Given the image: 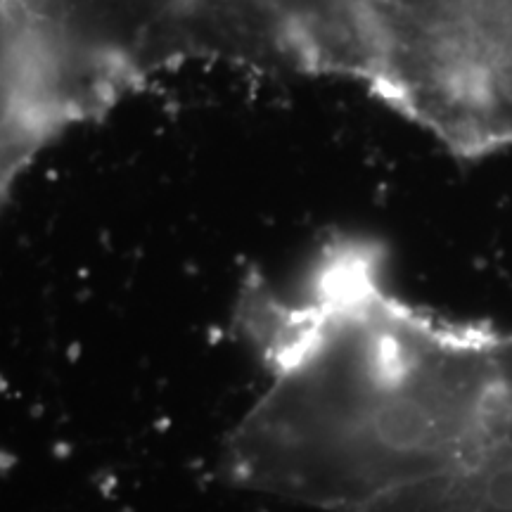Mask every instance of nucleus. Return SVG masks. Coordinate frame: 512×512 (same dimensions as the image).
<instances>
[{"mask_svg": "<svg viewBox=\"0 0 512 512\" xmlns=\"http://www.w3.org/2000/svg\"><path fill=\"white\" fill-rule=\"evenodd\" d=\"M233 328L264 387L226 437L223 472L309 508L354 512L453 465L496 387L498 335L408 304L363 238L325 242L294 285L247 275Z\"/></svg>", "mask_w": 512, "mask_h": 512, "instance_id": "nucleus-1", "label": "nucleus"}, {"mask_svg": "<svg viewBox=\"0 0 512 512\" xmlns=\"http://www.w3.org/2000/svg\"><path fill=\"white\" fill-rule=\"evenodd\" d=\"M67 43L133 91L185 57H235L342 74V53L313 0H60Z\"/></svg>", "mask_w": 512, "mask_h": 512, "instance_id": "nucleus-2", "label": "nucleus"}, {"mask_svg": "<svg viewBox=\"0 0 512 512\" xmlns=\"http://www.w3.org/2000/svg\"><path fill=\"white\" fill-rule=\"evenodd\" d=\"M124 95L53 19L24 0H0V207L48 145Z\"/></svg>", "mask_w": 512, "mask_h": 512, "instance_id": "nucleus-3", "label": "nucleus"}, {"mask_svg": "<svg viewBox=\"0 0 512 512\" xmlns=\"http://www.w3.org/2000/svg\"><path fill=\"white\" fill-rule=\"evenodd\" d=\"M384 512H512V332L498 335V375L477 437L456 463L389 496Z\"/></svg>", "mask_w": 512, "mask_h": 512, "instance_id": "nucleus-4", "label": "nucleus"}, {"mask_svg": "<svg viewBox=\"0 0 512 512\" xmlns=\"http://www.w3.org/2000/svg\"><path fill=\"white\" fill-rule=\"evenodd\" d=\"M313 3L323 12L325 22L330 24L332 34H335L339 48H342L344 72H347L349 79L366 83L370 50L358 0H313Z\"/></svg>", "mask_w": 512, "mask_h": 512, "instance_id": "nucleus-5", "label": "nucleus"}]
</instances>
